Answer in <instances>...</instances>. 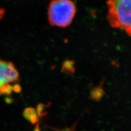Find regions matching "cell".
Returning a JSON list of instances; mask_svg holds the SVG:
<instances>
[{
  "mask_svg": "<svg viewBox=\"0 0 131 131\" xmlns=\"http://www.w3.org/2000/svg\"><path fill=\"white\" fill-rule=\"evenodd\" d=\"M106 4L110 26L131 36V0H107Z\"/></svg>",
  "mask_w": 131,
  "mask_h": 131,
  "instance_id": "6da1fadb",
  "label": "cell"
},
{
  "mask_svg": "<svg viewBox=\"0 0 131 131\" xmlns=\"http://www.w3.org/2000/svg\"><path fill=\"white\" fill-rule=\"evenodd\" d=\"M77 11L72 0H52L48 8V20L51 26L66 27L73 21Z\"/></svg>",
  "mask_w": 131,
  "mask_h": 131,
  "instance_id": "7a4b0ae2",
  "label": "cell"
},
{
  "mask_svg": "<svg viewBox=\"0 0 131 131\" xmlns=\"http://www.w3.org/2000/svg\"><path fill=\"white\" fill-rule=\"evenodd\" d=\"M24 115L26 118L29 120L33 124H35L38 121L35 110L33 108H28L25 110Z\"/></svg>",
  "mask_w": 131,
  "mask_h": 131,
  "instance_id": "5b68a950",
  "label": "cell"
},
{
  "mask_svg": "<svg viewBox=\"0 0 131 131\" xmlns=\"http://www.w3.org/2000/svg\"><path fill=\"white\" fill-rule=\"evenodd\" d=\"M17 69L10 62L0 61V95L10 94L20 89Z\"/></svg>",
  "mask_w": 131,
  "mask_h": 131,
  "instance_id": "3957f363",
  "label": "cell"
},
{
  "mask_svg": "<svg viewBox=\"0 0 131 131\" xmlns=\"http://www.w3.org/2000/svg\"><path fill=\"white\" fill-rule=\"evenodd\" d=\"M104 91L101 85L94 88L90 92V97L94 101H99L104 95Z\"/></svg>",
  "mask_w": 131,
  "mask_h": 131,
  "instance_id": "277c9868",
  "label": "cell"
},
{
  "mask_svg": "<svg viewBox=\"0 0 131 131\" xmlns=\"http://www.w3.org/2000/svg\"><path fill=\"white\" fill-rule=\"evenodd\" d=\"M35 131H40V130H39V127L38 125L37 126V127L36 128V129H35Z\"/></svg>",
  "mask_w": 131,
  "mask_h": 131,
  "instance_id": "52a82bcc",
  "label": "cell"
},
{
  "mask_svg": "<svg viewBox=\"0 0 131 131\" xmlns=\"http://www.w3.org/2000/svg\"><path fill=\"white\" fill-rule=\"evenodd\" d=\"M63 69L65 71L66 73H73L74 72V68L73 64H71V62H66L63 66Z\"/></svg>",
  "mask_w": 131,
  "mask_h": 131,
  "instance_id": "8992f818",
  "label": "cell"
}]
</instances>
